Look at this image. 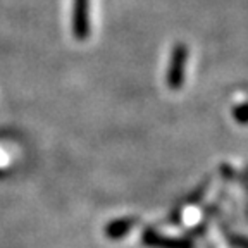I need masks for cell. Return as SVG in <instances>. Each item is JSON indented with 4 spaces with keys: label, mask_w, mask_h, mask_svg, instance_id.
Wrapping results in <instances>:
<instances>
[{
    "label": "cell",
    "mask_w": 248,
    "mask_h": 248,
    "mask_svg": "<svg viewBox=\"0 0 248 248\" xmlns=\"http://www.w3.org/2000/svg\"><path fill=\"white\" fill-rule=\"evenodd\" d=\"M232 117L240 124H247L248 123V104H243L234 108V110H232Z\"/></svg>",
    "instance_id": "8992f818"
},
{
    "label": "cell",
    "mask_w": 248,
    "mask_h": 248,
    "mask_svg": "<svg viewBox=\"0 0 248 248\" xmlns=\"http://www.w3.org/2000/svg\"><path fill=\"white\" fill-rule=\"evenodd\" d=\"M136 224H138V221H136L135 217H124V219H117V221L108 222V224L105 226L104 232L108 240H121V238L126 236Z\"/></svg>",
    "instance_id": "277c9868"
},
{
    "label": "cell",
    "mask_w": 248,
    "mask_h": 248,
    "mask_svg": "<svg viewBox=\"0 0 248 248\" xmlns=\"http://www.w3.org/2000/svg\"><path fill=\"white\" fill-rule=\"evenodd\" d=\"M186 62H188V46L185 43H178L172 48L169 61V71H167V86L170 90H179L185 83Z\"/></svg>",
    "instance_id": "6da1fadb"
},
{
    "label": "cell",
    "mask_w": 248,
    "mask_h": 248,
    "mask_svg": "<svg viewBox=\"0 0 248 248\" xmlns=\"http://www.w3.org/2000/svg\"><path fill=\"white\" fill-rule=\"evenodd\" d=\"M226 238H228V241L234 248H248V238L247 236L234 234V232H228V234H226Z\"/></svg>",
    "instance_id": "5b68a950"
},
{
    "label": "cell",
    "mask_w": 248,
    "mask_h": 248,
    "mask_svg": "<svg viewBox=\"0 0 248 248\" xmlns=\"http://www.w3.org/2000/svg\"><path fill=\"white\" fill-rule=\"evenodd\" d=\"M141 241L150 248H195V243L188 238L166 236V234H160L154 229H145Z\"/></svg>",
    "instance_id": "3957f363"
},
{
    "label": "cell",
    "mask_w": 248,
    "mask_h": 248,
    "mask_svg": "<svg viewBox=\"0 0 248 248\" xmlns=\"http://www.w3.org/2000/svg\"><path fill=\"white\" fill-rule=\"evenodd\" d=\"M73 35L76 40H86L90 35V0H74Z\"/></svg>",
    "instance_id": "7a4b0ae2"
}]
</instances>
